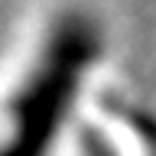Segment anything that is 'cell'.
I'll return each mask as SVG.
<instances>
[{"label": "cell", "mask_w": 156, "mask_h": 156, "mask_svg": "<svg viewBox=\"0 0 156 156\" xmlns=\"http://www.w3.org/2000/svg\"><path fill=\"white\" fill-rule=\"evenodd\" d=\"M94 29L85 20H68L55 29L46 55L26 81L23 94L13 101L10 140L0 146V156H46L58 127L68 114V104L81 85V72L94 55Z\"/></svg>", "instance_id": "6da1fadb"}]
</instances>
